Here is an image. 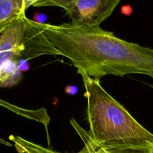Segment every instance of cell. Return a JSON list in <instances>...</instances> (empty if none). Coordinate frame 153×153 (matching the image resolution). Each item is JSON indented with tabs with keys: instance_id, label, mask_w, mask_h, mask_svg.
I'll list each match as a JSON object with an SVG mask.
<instances>
[{
	"instance_id": "1",
	"label": "cell",
	"mask_w": 153,
	"mask_h": 153,
	"mask_svg": "<svg viewBox=\"0 0 153 153\" xmlns=\"http://www.w3.org/2000/svg\"><path fill=\"white\" fill-rule=\"evenodd\" d=\"M44 34L77 69L94 78L136 74L153 78V48L128 42L99 27L44 23Z\"/></svg>"
},
{
	"instance_id": "2",
	"label": "cell",
	"mask_w": 153,
	"mask_h": 153,
	"mask_svg": "<svg viewBox=\"0 0 153 153\" xmlns=\"http://www.w3.org/2000/svg\"><path fill=\"white\" fill-rule=\"evenodd\" d=\"M88 133L109 153H153V133L146 129L102 87L99 79L82 72Z\"/></svg>"
},
{
	"instance_id": "3",
	"label": "cell",
	"mask_w": 153,
	"mask_h": 153,
	"mask_svg": "<svg viewBox=\"0 0 153 153\" xmlns=\"http://www.w3.org/2000/svg\"><path fill=\"white\" fill-rule=\"evenodd\" d=\"M24 16L0 32V66L42 55H60L44 34V25Z\"/></svg>"
},
{
	"instance_id": "4",
	"label": "cell",
	"mask_w": 153,
	"mask_h": 153,
	"mask_svg": "<svg viewBox=\"0 0 153 153\" xmlns=\"http://www.w3.org/2000/svg\"><path fill=\"white\" fill-rule=\"evenodd\" d=\"M120 2V0H35L32 6L60 7L69 16L71 23L99 27Z\"/></svg>"
},
{
	"instance_id": "5",
	"label": "cell",
	"mask_w": 153,
	"mask_h": 153,
	"mask_svg": "<svg viewBox=\"0 0 153 153\" xmlns=\"http://www.w3.org/2000/svg\"><path fill=\"white\" fill-rule=\"evenodd\" d=\"M70 123L84 143V146L77 153H95L96 143L90 137L88 131L82 128L74 118L71 119ZM9 139L14 143V146L19 153H61L19 136L10 135Z\"/></svg>"
},
{
	"instance_id": "6",
	"label": "cell",
	"mask_w": 153,
	"mask_h": 153,
	"mask_svg": "<svg viewBox=\"0 0 153 153\" xmlns=\"http://www.w3.org/2000/svg\"><path fill=\"white\" fill-rule=\"evenodd\" d=\"M35 0H0V32L25 16V11Z\"/></svg>"
},
{
	"instance_id": "7",
	"label": "cell",
	"mask_w": 153,
	"mask_h": 153,
	"mask_svg": "<svg viewBox=\"0 0 153 153\" xmlns=\"http://www.w3.org/2000/svg\"><path fill=\"white\" fill-rule=\"evenodd\" d=\"M65 91L68 94L74 95V94H75L77 93L78 88L75 85H67V87H66V88L65 89Z\"/></svg>"
},
{
	"instance_id": "8",
	"label": "cell",
	"mask_w": 153,
	"mask_h": 153,
	"mask_svg": "<svg viewBox=\"0 0 153 153\" xmlns=\"http://www.w3.org/2000/svg\"><path fill=\"white\" fill-rule=\"evenodd\" d=\"M34 19H35L34 21L41 23H44V22L46 20V16L44 14H40V13H36L35 14V16H34Z\"/></svg>"
},
{
	"instance_id": "9",
	"label": "cell",
	"mask_w": 153,
	"mask_h": 153,
	"mask_svg": "<svg viewBox=\"0 0 153 153\" xmlns=\"http://www.w3.org/2000/svg\"><path fill=\"white\" fill-rule=\"evenodd\" d=\"M130 8H131L130 6H123V7H122V12H123V14H126V11H128V14L130 15V13H131V11H128V9H130Z\"/></svg>"
},
{
	"instance_id": "10",
	"label": "cell",
	"mask_w": 153,
	"mask_h": 153,
	"mask_svg": "<svg viewBox=\"0 0 153 153\" xmlns=\"http://www.w3.org/2000/svg\"><path fill=\"white\" fill-rule=\"evenodd\" d=\"M95 153H109L105 151L104 149L99 148L96 144V149H95Z\"/></svg>"
}]
</instances>
